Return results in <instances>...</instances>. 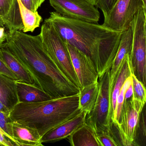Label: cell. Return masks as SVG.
I'll return each instance as SVG.
<instances>
[{"instance_id": "obj_1", "label": "cell", "mask_w": 146, "mask_h": 146, "mask_svg": "<svg viewBox=\"0 0 146 146\" xmlns=\"http://www.w3.org/2000/svg\"><path fill=\"white\" fill-rule=\"evenodd\" d=\"M46 21L52 24L66 43L85 54L98 73L99 79L111 69L123 32L98 23L64 17L50 13Z\"/></svg>"}, {"instance_id": "obj_2", "label": "cell", "mask_w": 146, "mask_h": 146, "mask_svg": "<svg viewBox=\"0 0 146 146\" xmlns=\"http://www.w3.org/2000/svg\"><path fill=\"white\" fill-rule=\"evenodd\" d=\"M27 69L36 86L53 99L78 94L80 90L59 70L45 50L40 34L33 36L21 31L7 32L2 44Z\"/></svg>"}, {"instance_id": "obj_3", "label": "cell", "mask_w": 146, "mask_h": 146, "mask_svg": "<svg viewBox=\"0 0 146 146\" xmlns=\"http://www.w3.org/2000/svg\"><path fill=\"white\" fill-rule=\"evenodd\" d=\"M79 93L34 103H19L10 111L13 121L37 130L41 137L82 112Z\"/></svg>"}, {"instance_id": "obj_4", "label": "cell", "mask_w": 146, "mask_h": 146, "mask_svg": "<svg viewBox=\"0 0 146 146\" xmlns=\"http://www.w3.org/2000/svg\"><path fill=\"white\" fill-rule=\"evenodd\" d=\"M39 34L45 50L59 70L80 91V85L66 42L52 24L46 21L41 27Z\"/></svg>"}, {"instance_id": "obj_5", "label": "cell", "mask_w": 146, "mask_h": 146, "mask_svg": "<svg viewBox=\"0 0 146 146\" xmlns=\"http://www.w3.org/2000/svg\"><path fill=\"white\" fill-rule=\"evenodd\" d=\"M110 71L100 78L99 92L96 104L92 110L87 114L86 116L85 123L92 128L96 134L110 131L112 91L110 87Z\"/></svg>"}, {"instance_id": "obj_6", "label": "cell", "mask_w": 146, "mask_h": 146, "mask_svg": "<svg viewBox=\"0 0 146 146\" xmlns=\"http://www.w3.org/2000/svg\"><path fill=\"white\" fill-rule=\"evenodd\" d=\"M145 104L133 95L124 100L119 122L110 123V132L118 146H133L139 117Z\"/></svg>"}, {"instance_id": "obj_7", "label": "cell", "mask_w": 146, "mask_h": 146, "mask_svg": "<svg viewBox=\"0 0 146 146\" xmlns=\"http://www.w3.org/2000/svg\"><path fill=\"white\" fill-rule=\"evenodd\" d=\"M131 26L133 31V42L132 50L129 55L130 66L133 73L145 86L146 29L143 8L140 9L135 15Z\"/></svg>"}, {"instance_id": "obj_8", "label": "cell", "mask_w": 146, "mask_h": 146, "mask_svg": "<svg viewBox=\"0 0 146 146\" xmlns=\"http://www.w3.org/2000/svg\"><path fill=\"white\" fill-rule=\"evenodd\" d=\"M144 7L142 0H117L104 15L103 25L113 31L123 32L130 27L135 15Z\"/></svg>"}, {"instance_id": "obj_9", "label": "cell", "mask_w": 146, "mask_h": 146, "mask_svg": "<svg viewBox=\"0 0 146 146\" xmlns=\"http://www.w3.org/2000/svg\"><path fill=\"white\" fill-rule=\"evenodd\" d=\"M50 6L61 15L75 19L98 23L100 13L86 0H49Z\"/></svg>"}, {"instance_id": "obj_10", "label": "cell", "mask_w": 146, "mask_h": 146, "mask_svg": "<svg viewBox=\"0 0 146 146\" xmlns=\"http://www.w3.org/2000/svg\"><path fill=\"white\" fill-rule=\"evenodd\" d=\"M81 90L98 81V73L90 59L75 47L66 43Z\"/></svg>"}, {"instance_id": "obj_11", "label": "cell", "mask_w": 146, "mask_h": 146, "mask_svg": "<svg viewBox=\"0 0 146 146\" xmlns=\"http://www.w3.org/2000/svg\"><path fill=\"white\" fill-rule=\"evenodd\" d=\"M87 112L80 113L47 132L41 138L42 143L56 142L68 138L85 123Z\"/></svg>"}, {"instance_id": "obj_12", "label": "cell", "mask_w": 146, "mask_h": 146, "mask_svg": "<svg viewBox=\"0 0 146 146\" xmlns=\"http://www.w3.org/2000/svg\"><path fill=\"white\" fill-rule=\"evenodd\" d=\"M0 19L9 32L24 30L18 0H0Z\"/></svg>"}, {"instance_id": "obj_13", "label": "cell", "mask_w": 146, "mask_h": 146, "mask_svg": "<svg viewBox=\"0 0 146 146\" xmlns=\"http://www.w3.org/2000/svg\"><path fill=\"white\" fill-rule=\"evenodd\" d=\"M133 42V31L130 26L127 30L122 33L118 50L110 71V87L112 91L123 61L132 50Z\"/></svg>"}, {"instance_id": "obj_14", "label": "cell", "mask_w": 146, "mask_h": 146, "mask_svg": "<svg viewBox=\"0 0 146 146\" xmlns=\"http://www.w3.org/2000/svg\"><path fill=\"white\" fill-rule=\"evenodd\" d=\"M13 137L19 146H43L41 136L37 130L13 121Z\"/></svg>"}, {"instance_id": "obj_15", "label": "cell", "mask_w": 146, "mask_h": 146, "mask_svg": "<svg viewBox=\"0 0 146 146\" xmlns=\"http://www.w3.org/2000/svg\"><path fill=\"white\" fill-rule=\"evenodd\" d=\"M0 58L17 77L19 81L35 85V81L22 63L3 45L0 47Z\"/></svg>"}, {"instance_id": "obj_16", "label": "cell", "mask_w": 146, "mask_h": 146, "mask_svg": "<svg viewBox=\"0 0 146 146\" xmlns=\"http://www.w3.org/2000/svg\"><path fill=\"white\" fill-rule=\"evenodd\" d=\"M16 89L19 103H34L52 99V97L41 88L16 81Z\"/></svg>"}, {"instance_id": "obj_17", "label": "cell", "mask_w": 146, "mask_h": 146, "mask_svg": "<svg viewBox=\"0 0 146 146\" xmlns=\"http://www.w3.org/2000/svg\"><path fill=\"white\" fill-rule=\"evenodd\" d=\"M16 81L0 73V101L10 111L19 103Z\"/></svg>"}, {"instance_id": "obj_18", "label": "cell", "mask_w": 146, "mask_h": 146, "mask_svg": "<svg viewBox=\"0 0 146 146\" xmlns=\"http://www.w3.org/2000/svg\"><path fill=\"white\" fill-rule=\"evenodd\" d=\"M68 138L72 146H101L95 131L86 123Z\"/></svg>"}, {"instance_id": "obj_19", "label": "cell", "mask_w": 146, "mask_h": 146, "mask_svg": "<svg viewBox=\"0 0 146 146\" xmlns=\"http://www.w3.org/2000/svg\"><path fill=\"white\" fill-rule=\"evenodd\" d=\"M99 81L85 87L79 93V108L88 114L94 108L99 92Z\"/></svg>"}, {"instance_id": "obj_20", "label": "cell", "mask_w": 146, "mask_h": 146, "mask_svg": "<svg viewBox=\"0 0 146 146\" xmlns=\"http://www.w3.org/2000/svg\"><path fill=\"white\" fill-rule=\"evenodd\" d=\"M18 1L24 26L22 31L24 33L33 32L36 28L40 26V24L43 20L42 18L37 11L36 12L31 11L24 6L21 0H18Z\"/></svg>"}, {"instance_id": "obj_21", "label": "cell", "mask_w": 146, "mask_h": 146, "mask_svg": "<svg viewBox=\"0 0 146 146\" xmlns=\"http://www.w3.org/2000/svg\"><path fill=\"white\" fill-rule=\"evenodd\" d=\"M133 146H146V103L139 117Z\"/></svg>"}, {"instance_id": "obj_22", "label": "cell", "mask_w": 146, "mask_h": 146, "mask_svg": "<svg viewBox=\"0 0 146 146\" xmlns=\"http://www.w3.org/2000/svg\"><path fill=\"white\" fill-rule=\"evenodd\" d=\"M132 73V72H131ZM133 83V78L131 75L127 78L125 81L120 91V93L117 99L116 109L114 121H111V122L114 125H117L119 122V119L121 116V112L125 99V94L127 89L129 87L130 85Z\"/></svg>"}, {"instance_id": "obj_23", "label": "cell", "mask_w": 146, "mask_h": 146, "mask_svg": "<svg viewBox=\"0 0 146 146\" xmlns=\"http://www.w3.org/2000/svg\"><path fill=\"white\" fill-rule=\"evenodd\" d=\"M13 121L10 117V113L0 111V128L14 142L16 146L17 143L13 137L12 125Z\"/></svg>"}, {"instance_id": "obj_24", "label": "cell", "mask_w": 146, "mask_h": 146, "mask_svg": "<svg viewBox=\"0 0 146 146\" xmlns=\"http://www.w3.org/2000/svg\"><path fill=\"white\" fill-rule=\"evenodd\" d=\"M131 76L133 78V95L143 103H146V89L145 86L138 80L132 71Z\"/></svg>"}, {"instance_id": "obj_25", "label": "cell", "mask_w": 146, "mask_h": 146, "mask_svg": "<svg viewBox=\"0 0 146 146\" xmlns=\"http://www.w3.org/2000/svg\"><path fill=\"white\" fill-rule=\"evenodd\" d=\"M101 146H119L110 131H104L97 134Z\"/></svg>"}, {"instance_id": "obj_26", "label": "cell", "mask_w": 146, "mask_h": 146, "mask_svg": "<svg viewBox=\"0 0 146 146\" xmlns=\"http://www.w3.org/2000/svg\"><path fill=\"white\" fill-rule=\"evenodd\" d=\"M117 0H98L96 7L100 9L104 15H106L114 6Z\"/></svg>"}, {"instance_id": "obj_27", "label": "cell", "mask_w": 146, "mask_h": 146, "mask_svg": "<svg viewBox=\"0 0 146 146\" xmlns=\"http://www.w3.org/2000/svg\"><path fill=\"white\" fill-rule=\"evenodd\" d=\"M0 73L4 75L15 80L18 81L17 77L0 58Z\"/></svg>"}, {"instance_id": "obj_28", "label": "cell", "mask_w": 146, "mask_h": 146, "mask_svg": "<svg viewBox=\"0 0 146 146\" xmlns=\"http://www.w3.org/2000/svg\"><path fill=\"white\" fill-rule=\"evenodd\" d=\"M0 145L1 146H16L14 142L0 128Z\"/></svg>"}, {"instance_id": "obj_29", "label": "cell", "mask_w": 146, "mask_h": 146, "mask_svg": "<svg viewBox=\"0 0 146 146\" xmlns=\"http://www.w3.org/2000/svg\"><path fill=\"white\" fill-rule=\"evenodd\" d=\"M6 26L0 19V47L6 40L7 32L6 31Z\"/></svg>"}, {"instance_id": "obj_30", "label": "cell", "mask_w": 146, "mask_h": 146, "mask_svg": "<svg viewBox=\"0 0 146 146\" xmlns=\"http://www.w3.org/2000/svg\"><path fill=\"white\" fill-rule=\"evenodd\" d=\"M21 1L24 4V6L28 9H30L33 12H36L37 11L35 7L34 0H21Z\"/></svg>"}, {"instance_id": "obj_31", "label": "cell", "mask_w": 146, "mask_h": 146, "mask_svg": "<svg viewBox=\"0 0 146 146\" xmlns=\"http://www.w3.org/2000/svg\"><path fill=\"white\" fill-rule=\"evenodd\" d=\"M133 94V83L130 85L129 87L127 89L125 94V99L124 100L129 99L132 97Z\"/></svg>"}, {"instance_id": "obj_32", "label": "cell", "mask_w": 146, "mask_h": 146, "mask_svg": "<svg viewBox=\"0 0 146 146\" xmlns=\"http://www.w3.org/2000/svg\"><path fill=\"white\" fill-rule=\"evenodd\" d=\"M0 111L1 112H7L10 113V110L2 102L0 101Z\"/></svg>"}, {"instance_id": "obj_33", "label": "cell", "mask_w": 146, "mask_h": 146, "mask_svg": "<svg viewBox=\"0 0 146 146\" xmlns=\"http://www.w3.org/2000/svg\"><path fill=\"white\" fill-rule=\"evenodd\" d=\"M44 1L45 0H34V4L36 10L42 5Z\"/></svg>"}, {"instance_id": "obj_34", "label": "cell", "mask_w": 146, "mask_h": 146, "mask_svg": "<svg viewBox=\"0 0 146 146\" xmlns=\"http://www.w3.org/2000/svg\"><path fill=\"white\" fill-rule=\"evenodd\" d=\"M86 1L89 2H90V3H92V4L94 5V6H96L97 2H98V0H86Z\"/></svg>"}, {"instance_id": "obj_35", "label": "cell", "mask_w": 146, "mask_h": 146, "mask_svg": "<svg viewBox=\"0 0 146 146\" xmlns=\"http://www.w3.org/2000/svg\"><path fill=\"white\" fill-rule=\"evenodd\" d=\"M145 87L146 89V60H145Z\"/></svg>"}, {"instance_id": "obj_36", "label": "cell", "mask_w": 146, "mask_h": 146, "mask_svg": "<svg viewBox=\"0 0 146 146\" xmlns=\"http://www.w3.org/2000/svg\"><path fill=\"white\" fill-rule=\"evenodd\" d=\"M143 3H144V7L146 8V0H142Z\"/></svg>"}, {"instance_id": "obj_37", "label": "cell", "mask_w": 146, "mask_h": 146, "mask_svg": "<svg viewBox=\"0 0 146 146\" xmlns=\"http://www.w3.org/2000/svg\"><path fill=\"white\" fill-rule=\"evenodd\" d=\"M143 9H144V12H145V19H146V8H145L144 7L143 8Z\"/></svg>"}, {"instance_id": "obj_38", "label": "cell", "mask_w": 146, "mask_h": 146, "mask_svg": "<svg viewBox=\"0 0 146 146\" xmlns=\"http://www.w3.org/2000/svg\"><path fill=\"white\" fill-rule=\"evenodd\" d=\"M1 146V145H0V146Z\"/></svg>"}]
</instances>
